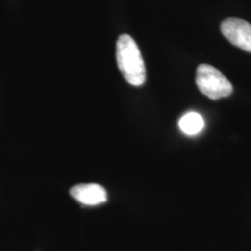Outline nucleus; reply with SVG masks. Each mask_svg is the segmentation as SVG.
<instances>
[{
    "label": "nucleus",
    "mask_w": 251,
    "mask_h": 251,
    "mask_svg": "<svg viewBox=\"0 0 251 251\" xmlns=\"http://www.w3.org/2000/svg\"><path fill=\"white\" fill-rule=\"evenodd\" d=\"M117 62L124 78L130 85L139 87L146 80L144 58L134 39L128 35H121L117 42Z\"/></svg>",
    "instance_id": "obj_1"
},
{
    "label": "nucleus",
    "mask_w": 251,
    "mask_h": 251,
    "mask_svg": "<svg viewBox=\"0 0 251 251\" xmlns=\"http://www.w3.org/2000/svg\"><path fill=\"white\" fill-rule=\"evenodd\" d=\"M205 126L204 118L197 112H188L179 120V129L188 136L200 133Z\"/></svg>",
    "instance_id": "obj_5"
},
{
    "label": "nucleus",
    "mask_w": 251,
    "mask_h": 251,
    "mask_svg": "<svg viewBox=\"0 0 251 251\" xmlns=\"http://www.w3.org/2000/svg\"><path fill=\"white\" fill-rule=\"evenodd\" d=\"M223 35L245 51L251 52V24L239 18H227L221 25Z\"/></svg>",
    "instance_id": "obj_3"
},
{
    "label": "nucleus",
    "mask_w": 251,
    "mask_h": 251,
    "mask_svg": "<svg viewBox=\"0 0 251 251\" xmlns=\"http://www.w3.org/2000/svg\"><path fill=\"white\" fill-rule=\"evenodd\" d=\"M196 82L198 90L211 100L228 97L233 92V85L217 68L209 64H200L197 70Z\"/></svg>",
    "instance_id": "obj_2"
},
{
    "label": "nucleus",
    "mask_w": 251,
    "mask_h": 251,
    "mask_svg": "<svg viewBox=\"0 0 251 251\" xmlns=\"http://www.w3.org/2000/svg\"><path fill=\"white\" fill-rule=\"evenodd\" d=\"M74 199L85 206H98L107 200V192L97 183H81L70 190Z\"/></svg>",
    "instance_id": "obj_4"
}]
</instances>
